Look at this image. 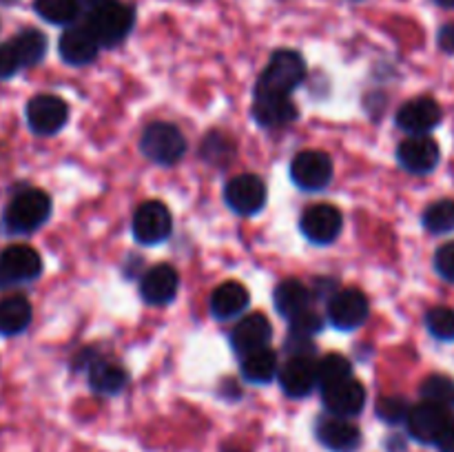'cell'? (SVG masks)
<instances>
[{"instance_id": "cell-39", "label": "cell", "mask_w": 454, "mask_h": 452, "mask_svg": "<svg viewBox=\"0 0 454 452\" xmlns=\"http://www.w3.org/2000/svg\"><path fill=\"white\" fill-rule=\"evenodd\" d=\"M437 43L446 53H454V22H448L439 29Z\"/></svg>"}, {"instance_id": "cell-14", "label": "cell", "mask_w": 454, "mask_h": 452, "mask_svg": "<svg viewBox=\"0 0 454 452\" xmlns=\"http://www.w3.org/2000/svg\"><path fill=\"white\" fill-rule=\"evenodd\" d=\"M270 339H273V326H270L269 317L262 313L247 315L233 328V335H231V344H233L235 353L239 357H247V355L257 353V350L269 348Z\"/></svg>"}, {"instance_id": "cell-5", "label": "cell", "mask_w": 454, "mask_h": 452, "mask_svg": "<svg viewBox=\"0 0 454 452\" xmlns=\"http://www.w3.org/2000/svg\"><path fill=\"white\" fill-rule=\"evenodd\" d=\"M40 273H43V260L31 246L16 244L0 253V288L34 282Z\"/></svg>"}, {"instance_id": "cell-23", "label": "cell", "mask_w": 454, "mask_h": 452, "mask_svg": "<svg viewBox=\"0 0 454 452\" xmlns=\"http://www.w3.org/2000/svg\"><path fill=\"white\" fill-rule=\"evenodd\" d=\"M248 291L239 282H224L211 292V313L217 319L238 317L248 306Z\"/></svg>"}, {"instance_id": "cell-37", "label": "cell", "mask_w": 454, "mask_h": 452, "mask_svg": "<svg viewBox=\"0 0 454 452\" xmlns=\"http://www.w3.org/2000/svg\"><path fill=\"white\" fill-rule=\"evenodd\" d=\"M434 269L448 282H454V242L443 244L437 253H434Z\"/></svg>"}, {"instance_id": "cell-41", "label": "cell", "mask_w": 454, "mask_h": 452, "mask_svg": "<svg viewBox=\"0 0 454 452\" xmlns=\"http://www.w3.org/2000/svg\"><path fill=\"white\" fill-rule=\"evenodd\" d=\"M84 3L93 4V7H100V4H106V3H111V0H84Z\"/></svg>"}, {"instance_id": "cell-34", "label": "cell", "mask_w": 454, "mask_h": 452, "mask_svg": "<svg viewBox=\"0 0 454 452\" xmlns=\"http://www.w3.org/2000/svg\"><path fill=\"white\" fill-rule=\"evenodd\" d=\"M229 149L231 142L224 136H220V133H213V136H207V140H204L202 155L204 160H211L215 164H226L231 160V153H233Z\"/></svg>"}, {"instance_id": "cell-42", "label": "cell", "mask_w": 454, "mask_h": 452, "mask_svg": "<svg viewBox=\"0 0 454 452\" xmlns=\"http://www.w3.org/2000/svg\"><path fill=\"white\" fill-rule=\"evenodd\" d=\"M0 3H4V4H9V3H16V0H0Z\"/></svg>"}, {"instance_id": "cell-17", "label": "cell", "mask_w": 454, "mask_h": 452, "mask_svg": "<svg viewBox=\"0 0 454 452\" xmlns=\"http://www.w3.org/2000/svg\"><path fill=\"white\" fill-rule=\"evenodd\" d=\"M442 122V106L433 97H415L397 111V127L412 136H426Z\"/></svg>"}, {"instance_id": "cell-25", "label": "cell", "mask_w": 454, "mask_h": 452, "mask_svg": "<svg viewBox=\"0 0 454 452\" xmlns=\"http://www.w3.org/2000/svg\"><path fill=\"white\" fill-rule=\"evenodd\" d=\"M31 323V304L27 297L12 295L0 300V335H18Z\"/></svg>"}, {"instance_id": "cell-1", "label": "cell", "mask_w": 454, "mask_h": 452, "mask_svg": "<svg viewBox=\"0 0 454 452\" xmlns=\"http://www.w3.org/2000/svg\"><path fill=\"white\" fill-rule=\"evenodd\" d=\"M304 80V58L293 49H279L273 53L257 82V96H291Z\"/></svg>"}, {"instance_id": "cell-20", "label": "cell", "mask_w": 454, "mask_h": 452, "mask_svg": "<svg viewBox=\"0 0 454 452\" xmlns=\"http://www.w3.org/2000/svg\"><path fill=\"white\" fill-rule=\"evenodd\" d=\"M177 288H180V275L173 266L160 264L146 270L140 282V295L146 304L164 306L176 300Z\"/></svg>"}, {"instance_id": "cell-29", "label": "cell", "mask_w": 454, "mask_h": 452, "mask_svg": "<svg viewBox=\"0 0 454 452\" xmlns=\"http://www.w3.org/2000/svg\"><path fill=\"white\" fill-rule=\"evenodd\" d=\"M424 401L437 403L442 408H454V379L446 375H430L428 379H424L419 388Z\"/></svg>"}, {"instance_id": "cell-28", "label": "cell", "mask_w": 454, "mask_h": 452, "mask_svg": "<svg viewBox=\"0 0 454 452\" xmlns=\"http://www.w3.org/2000/svg\"><path fill=\"white\" fill-rule=\"evenodd\" d=\"M35 13L51 25H69L78 18V0H35Z\"/></svg>"}, {"instance_id": "cell-27", "label": "cell", "mask_w": 454, "mask_h": 452, "mask_svg": "<svg viewBox=\"0 0 454 452\" xmlns=\"http://www.w3.org/2000/svg\"><path fill=\"white\" fill-rule=\"evenodd\" d=\"M13 47H16L18 58H20L22 66H34L47 53V38H44L43 31L38 29H25L12 40Z\"/></svg>"}, {"instance_id": "cell-22", "label": "cell", "mask_w": 454, "mask_h": 452, "mask_svg": "<svg viewBox=\"0 0 454 452\" xmlns=\"http://www.w3.org/2000/svg\"><path fill=\"white\" fill-rule=\"evenodd\" d=\"M253 115L262 127H282L297 118V109L288 96H255Z\"/></svg>"}, {"instance_id": "cell-15", "label": "cell", "mask_w": 454, "mask_h": 452, "mask_svg": "<svg viewBox=\"0 0 454 452\" xmlns=\"http://www.w3.org/2000/svg\"><path fill=\"white\" fill-rule=\"evenodd\" d=\"M279 384L288 397H306L319 384L317 363L309 355H293L279 370Z\"/></svg>"}, {"instance_id": "cell-31", "label": "cell", "mask_w": 454, "mask_h": 452, "mask_svg": "<svg viewBox=\"0 0 454 452\" xmlns=\"http://www.w3.org/2000/svg\"><path fill=\"white\" fill-rule=\"evenodd\" d=\"M348 377H353V366H350L348 359L341 357V355H326V357L317 363V379L322 388L324 386L348 379Z\"/></svg>"}, {"instance_id": "cell-35", "label": "cell", "mask_w": 454, "mask_h": 452, "mask_svg": "<svg viewBox=\"0 0 454 452\" xmlns=\"http://www.w3.org/2000/svg\"><path fill=\"white\" fill-rule=\"evenodd\" d=\"M322 326H324L322 317H319L317 313H313V310H306V313L297 315V317L291 319V335L310 339V337L317 335V332L322 331Z\"/></svg>"}, {"instance_id": "cell-6", "label": "cell", "mask_w": 454, "mask_h": 452, "mask_svg": "<svg viewBox=\"0 0 454 452\" xmlns=\"http://www.w3.org/2000/svg\"><path fill=\"white\" fill-rule=\"evenodd\" d=\"M173 220L168 208L162 202H145L137 207L133 215V238L145 246L162 244L171 235Z\"/></svg>"}, {"instance_id": "cell-40", "label": "cell", "mask_w": 454, "mask_h": 452, "mask_svg": "<svg viewBox=\"0 0 454 452\" xmlns=\"http://www.w3.org/2000/svg\"><path fill=\"white\" fill-rule=\"evenodd\" d=\"M439 7H446V9H454V0H434Z\"/></svg>"}, {"instance_id": "cell-32", "label": "cell", "mask_w": 454, "mask_h": 452, "mask_svg": "<svg viewBox=\"0 0 454 452\" xmlns=\"http://www.w3.org/2000/svg\"><path fill=\"white\" fill-rule=\"evenodd\" d=\"M426 328L430 331V335L437 337L442 341H452L454 339V310L448 306H437V308H430L426 315Z\"/></svg>"}, {"instance_id": "cell-16", "label": "cell", "mask_w": 454, "mask_h": 452, "mask_svg": "<svg viewBox=\"0 0 454 452\" xmlns=\"http://www.w3.org/2000/svg\"><path fill=\"white\" fill-rule=\"evenodd\" d=\"M448 419H450L448 408H442L430 401H421L411 408L406 425L412 439H417L419 443H434Z\"/></svg>"}, {"instance_id": "cell-38", "label": "cell", "mask_w": 454, "mask_h": 452, "mask_svg": "<svg viewBox=\"0 0 454 452\" xmlns=\"http://www.w3.org/2000/svg\"><path fill=\"white\" fill-rule=\"evenodd\" d=\"M434 446H437L439 452H454V417L446 421V425H443V430L439 433Z\"/></svg>"}, {"instance_id": "cell-2", "label": "cell", "mask_w": 454, "mask_h": 452, "mask_svg": "<svg viewBox=\"0 0 454 452\" xmlns=\"http://www.w3.org/2000/svg\"><path fill=\"white\" fill-rule=\"evenodd\" d=\"M51 215V199L44 191L29 189L18 193L4 211V224L9 233L25 235L38 230Z\"/></svg>"}, {"instance_id": "cell-11", "label": "cell", "mask_w": 454, "mask_h": 452, "mask_svg": "<svg viewBox=\"0 0 454 452\" xmlns=\"http://www.w3.org/2000/svg\"><path fill=\"white\" fill-rule=\"evenodd\" d=\"M224 198L226 204L239 215H255L266 204V186L257 175L244 173L226 184Z\"/></svg>"}, {"instance_id": "cell-9", "label": "cell", "mask_w": 454, "mask_h": 452, "mask_svg": "<svg viewBox=\"0 0 454 452\" xmlns=\"http://www.w3.org/2000/svg\"><path fill=\"white\" fill-rule=\"evenodd\" d=\"M291 177L300 189L322 191L333 180V162L322 151H301L291 162Z\"/></svg>"}, {"instance_id": "cell-8", "label": "cell", "mask_w": 454, "mask_h": 452, "mask_svg": "<svg viewBox=\"0 0 454 452\" xmlns=\"http://www.w3.org/2000/svg\"><path fill=\"white\" fill-rule=\"evenodd\" d=\"M328 319L340 331H355L368 319V297L359 288H341L328 300Z\"/></svg>"}, {"instance_id": "cell-12", "label": "cell", "mask_w": 454, "mask_h": 452, "mask_svg": "<svg viewBox=\"0 0 454 452\" xmlns=\"http://www.w3.org/2000/svg\"><path fill=\"white\" fill-rule=\"evenodd\" d=\"M442 158L439 144L428 136H412L399 144L397 160L408 173L412 175H426V173L434 171Z\"/></svg>"}, {"instance_id": "cell-30", "label": "cell", "mask_w": 454, "mask_h": 452, "mask_svg": "<svg viewBox=\"0 0 454 452\" xmlns=\"http://www.w3.org/2000/svg\"><path fill=\"white\" fill-rule=\"evenodd\" d=\"M424 226L434 235L454 230V199H439L424 213Z\"/></svg>"}, {"instance_id": "cell-24", "label": "cell", "mask_w": 454, "mask_h": 452, "mask_svg": "<svg viewBox=\"0 0 454 452\" xmlns=\"http://www.w3.org/2000/svg\"><path fill=\"white\" fill-rule=\"evenodd\" d=\"M129 375L122 366L105 359H96L89 363V384L100 394H118L127 386Z\"/></svg>"}, {"instance_id": "cell-4", "label": "cell", "mask_w": 454, "mask_h": 452, "mask_svg": "<svg viewBox=\"0 0 454 452\" xmlns=\"http://www.w3.org/2000/svg\"><path fill=\"white\" fill-rule=\"evenodd\" d=\"M140 151L151 162L171 167L186 153V140L180 129L171 122H153L140 137Z\"/></svg>"}, {"instance_id": "cell-19", "label": "cell", "mask_w": 454, "mask_h": 452, "mask_svg": "<svg viewBox=\"0 0 454 452\" xmlns=\"http://www.w3.org/2000/svg\"><path fill=\"white\" fill-rule=\"evenodd\" d=\"M58 51H60V58L67 65L84 66L96 60L98 51H100V43H98L96 35L91 34V29L87 25L69 27L62 34Z\"/></svg>"}, {"instance_id": "cell-33", "label": "cell", "mask_w": 454, "mask_h": 452, "mask_svg": "<svg viewBox=\"0 0 454 452\" xmlns=\"http://www.w3.org/2000/svg\"><path fill=\"white\" fill-rule=\"evenodd\" d=\"M408 412H411V406L402 397H381L377 401V415L386 424H403L408 419Z\"/></svg>"}, {"instance_id": "cell-21", "label": "cell", "mask_w": 454, "mask_h": 452, "mask_svg": "<svg viewBox=\"0 0 454 452\" xmlns=\"http://www.w3.org/2000/svg\"><path fill=\"white\" fill-rule=\"evenodd\" d=\"M310 291L306 288V284H301L300 279H284V282L278 284L273 292L275 308H278L279 315L291 322L297 315L310 310Z\"/></svg>"}, {"instance_id": "cell-3", "label": "cell", "mask_w": 454, "mask_h": 452, "mask_svg": "<svg viewBox=\"0 0 454 452\" xmlns=\"http://www.w3.org/2000/svg\"><path fill=\"white\" fill-rule=\"evenodd\" d=\"M133 22H136L133 7L111 0V3L100 4V7H93L87 27L96 35L100 47H115V44L127 38Z\"/></svg>"}, {"instance_id": "cell-26", "label": "cell", "mask_w": 454, "mask_h": 452, "mask_svg": "<svg viewBox=\"0 0 454 452\" xmlns=\"http://www.w3.org/2000/svg\"><path fill=\"white\" fill-rule=\"evenodd\" d=\"M278 375V355L269 348L251 353L242 362V377L251 384H269Z\"/></svg>"}, {"instance_id": "cell-36", "label": "cell", "mask_w": 454, "mask_h": 452, "mask_svg": "<svg viewBox=\"0 0 454 452\" xmlns=\"http://www.w3.org/2000/svg\"><path fill=\"white\" fill-rule=\"evenodd\" d=\"M20 66L22 62L20 58H18V51L16 47H13V43L0 44V80L12 78Z\"/></svg>"}, {"instance_id": "cell-10", "label": "cell", "mask_w": 454, "mask_h": 452, "mask_svg": "<svg viewBox=\"0 0 454 452\" xmlns=\"http://www.w3.org/2000/svg\"><path fill=\"white\" fill-rule=\"evenodd\" d=\"M341 224H344V217H341L340 208H335L333 204L309 207L300 220L301 233L313 244H322V246L340 238Z\"/></svg>"}, {"instance_id": "cell-18", "label": "cell", "mask_w": 454, "mask_h": 452, "mask_svg": "<svg viewBox=\"0 0 454 452\" xmlns=\"http://www.w3.org/2000/svg\"><path fill=\"white\" fill-rule=\"evenodd\" d=\"M317 439L331 452H355L362 446V430L348 417H326L317 424Z\"/></svg>"}, {"instance_id": "cell-13", "label": "cell", "mask_w": 454, "mask_h": 452, "mask_svg": "<svg viewBox=\"0 0 454 452\" xmlns=\"http://www.w3.org/2000/svg\"><path fill=\"white\" fill-rule=\"evenodd\" d=\"M322 401L326 410L335 417H355L364 410L366 403V390L357 379L348 377L337 384L324 386Z\"/></svg>"}, {"instance_id": "cell-7", "label": "cell", "mask_w": 454, "mask_h": 452, "mask_svg": "<svg viewBox=\"0 0 454 452\" xmlns=\"http://www.w3.org/2000/svg\"><path fill=\"white\" fill-rule=\"evenodd\" d=\"M67 120H69V106L58 96L43 93V96L31 97L27 105V122L31 131L38 136H53L65 127Z\"/></svg>"}]
</instances>
